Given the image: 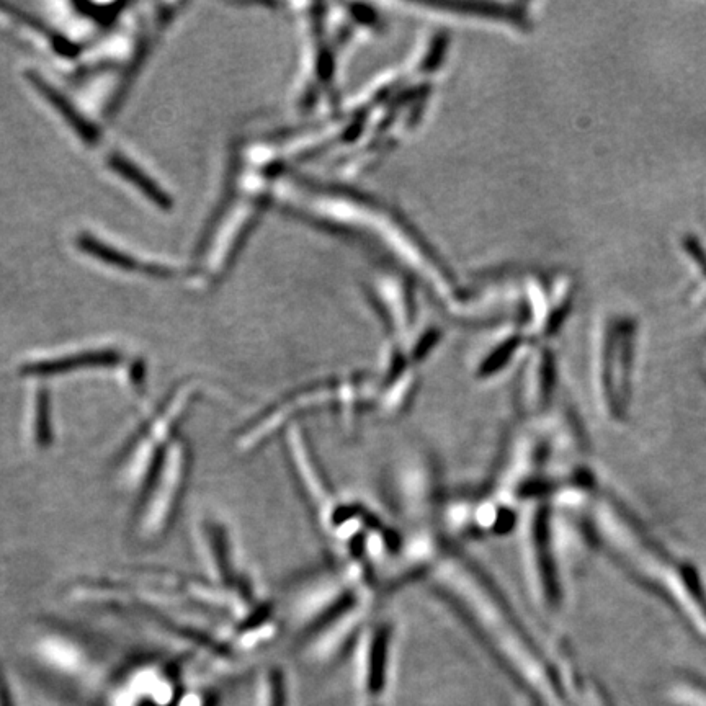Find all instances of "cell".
<instances>
[{"mask_svg": "<svg viewBox=\"0 0 706 706\" xmlns=\"http://www.w3.org/2000/svg\"><path fill=\"white\" fill-rule=\"evenodd\" d=\"M432 582L455 605L502 666L540 706H566L555 671L541 657L501 594L465 558L445 551L430 566Z\"/></svg>", "mask_w": 706, "mask_h": 706, "instance_id": "cell-1", "label": "cell"}, {"mask_svg": "<svg viewBox=\"0 0 706 706\" xmlns=\"http://www.w3.org/2000/svg\"><path fill=\"white\" fill-rule=\"evenodd\" d=\"M595 530L613 555L666 597L700 635L706 636V599L692 569L680 564L636 527L615 502L594 510Z\"/></svg>", "mask_w": 706, "mask_h": 706, "instance_id": "cell-2", "label": "cell"}, {"mask_svg": "<svg viewBox=\"0 0 706 706\" xmlns=\"http://www.w3.org/2000/svg\"><path fill=\"white\" fill-rule=\"evenodd\" d=\"M190 470V452L184 440L170 443L162 456L156 473L144 488L143 505L139 515V530L143 538L161 537L174 519L187 484Z\"/></svg>", "mask_w": 706, "mask_h": 706, "instance_id": "cell-3", "label": "cell"}, {"mask_svg": "<svg viewBox=\"0 0 706 706\" xmlns=\"http://www.w3.org/2000/svg\"><path fill=\"white\" fill-rule=\"evenodd\" d=\"M193 396L195 389L188 386L177 391L169 403L164 404L159 414L149 422L148 427L143 430V435L133 443V447H130L121 471V478L128 488L144 489L148 486L162 456L166 455L170 443L174 442L175 427L187 411L188 404L192 403Z\"/></svg>", "mask_w": 706, "mask_h": 706, "instance_id": "cell-4", "label": "cell"}, {"mask_svg": "<svg viewBox=\"0 0 706 706\" xmlns=\"http://www.w3.org/2000/svg\"><path fill=\"white\" fill-rule=\"evenodd\" d=\"M635 334V322L630 318H613L605 324L600 342L599 383L602 403L610 416H620L628 401Z\"/></svg>", "mask_w": 706, "mask_h": 706, "instance_id": "cell-5", "label": "cell"}, {"mask_svg": "<svg viewBox=\"0 0 706 706\" xmlns=\"http://www.w3.org/2000/svg\"><path fill=\"white\" fill-rule=\"evenodd\" d=\"M198 548L211 579L223 587L236 586L233 548L224 528L213 522H203L198 530Z\"/></svg>", "mask_w": 706, "mask_h": 706, "instance_id": "cell-6", "label": "cell"}, {"mask_svg": "<svg viewBox=\"0 0 706 706\" xmlns=\"http://www.w3.org/2000/svg\"><path fill=\"white\" fill-rule=\"evenodd\" d=\"M120 353L115 350H87L68 357L48 358L23 365L22 373L28 376H51L84 370V368L112 367L120 362Z\"/></svg>", "mask_w": 706, "mask_h": 706, "instance_id": "cell-7", "label": "cell"}, {"mask_svg": "<svg viewBox=\"0 0 706 706\" xmlns=\"http://www.w3.org/2000/svg\"><path fill=\"white\" fill-rule=\"evenodd\" d=\"M391 626L386 623L371 628L365 643V687L371 697H378L386 687Z\"/></svg>", "mask_w": 706, "mask_h": 706, "instance_id": "cell-8", "label": "cell"}, {"mask_svg": "<svg viewBox=\"0 0 706 706\" xmlns=\"http://www.w3.org/2000/svg\"><path fill=\"white\" fill-rule=\"evenodd\" d=\"M77 247L85 254L92 255L95 259L102 260L103 264L112 265L126 272L149 273L151 277L167 278L172 277L174 270L164 265L143 264L141 260L135 259L133 255L118 251L115 247L108 246L97 237L90 234H81L77 237Z\"/></svg>", "mask_w": 706, "mask_h": 706, "instance_id": "cell-9", "label": "cell"}, {"mask_svg": "<svg viewBox=\"0 0 706 706\" xmlns=\"http://www.w3.org/2000/svg\"><path fill=\"white\" fill-rule=\"evenodd\" d=\"M25 435L30 447L35 450H45L51 445L53 429L50 394L43 386L33 389L25 406Z\"/></svg>", "mask_w": 706, "mask_h": 706, "instance_id": "cell-10", "label": "cell"}, {"mask_svg": "<svg viewBox=\"0 0 706 706\" xmlns=\"http://www.w3.org/2000/svg\"><path fill=\"white\" fill-rule=\"evenodd\" d=\"M27 77L33 87L38 90V94L43 95L51 103V107L56 108V112L68 121L72 130L76 131L82 141L90 146H94L99 141V130L90 121L85 120L82 113L77 112L74 105L56 87H53L50 82H46L45 77H41L35 72H28Z\"/></svg>", "mask_w": 706, "mask_h": 706, "instance_id": "cell-11", "label": "cell"}, {"mask_svg": "<svg viewBox=\"0 0 706 706\" xmlns=\"http://www.w3.org/2000/svg\"><path fill=\"white\" fill-rule=\"evenodd\" d=\"M108 164L123 179L128 180L131 185H135L139 192L144 193L146 198L151 200L154 205L159 206L162 210L172 208V198L149 175L144 174L143 170L139 169L136 164L128 161L123 154H112Z\"/></svg>", "mask_w": 706, "mask_h": 706, "instance_id": "cell-12", "label": "cell"}, {"mask_svg": "<svg viewBox=\"0 0 706 706\" xmlns=\"http://www.w3.org/2000/svg\"><path fill=\"white\" fill-rule=\"evenodd\" d=\"M677 706H706V684L697 679L680 680L672 689Z\"/></svg>", "mask_w": 706, "mask_h": 706, "instance_id": "cell-13", "label": "cell"}, {"mask_svg": "<svg viewBox=\"0 0 706 706\" xmlns=\"http://www.w3.org/2000/svg\"><path fill=\"white\" fill-rule=\"evenodd\" d=\"M267 706H286L285 675L280 669H272L267 675Z\"/></svg>", "mask_w": 706, "mask_h": 706, "instance_id": "cell-14", "label": "cell"}, {"mask_svg": "<svg viewBox=\"0 0 706 706\" xmlns=\"http://www.w3.org/2000/svg\"><path fill=\"white\" fill-rule=\"evenodd\" d=\"M685 249L689 252L693 262L698 265V269L703 273V277L706 278V252L703 251L702 247H700V244H698L695 239H689V241L685 242Z\"/></svg>", "mask_w": 706, "mask_h": 706, "instance_id": "cell-15", "label": "cell"}, {"mask_svg": "<svg viewBox=\"0 0 706 706\" xmlns=\"http://www.w3.org/2000/svg\"><path fill=\"white\" fill-rule=\"evenodd\" d=\"M0 706H17L15 705L14 693L10 689L9 677L5 674L2 662H0Z\"/></svg>", "mask_w": 706, "mask_h": 706, "instance_id": "cell-16", "label": "cell"}, {"mask_svg": "<svg viewBox=\"0 0 706 706\" xmlns=\"http://www.w3.org/2000/svg\"><path fill=\"white\" fill-rule=\"evenodd\" d=\"M198 706H216L215 700L211 697L203 698L202 702L198 703Z\"/></svg>", "mask_w": 706, "mask_h": 706, "instance_id": "cell-17", "label": "cell"}]
</instances>
